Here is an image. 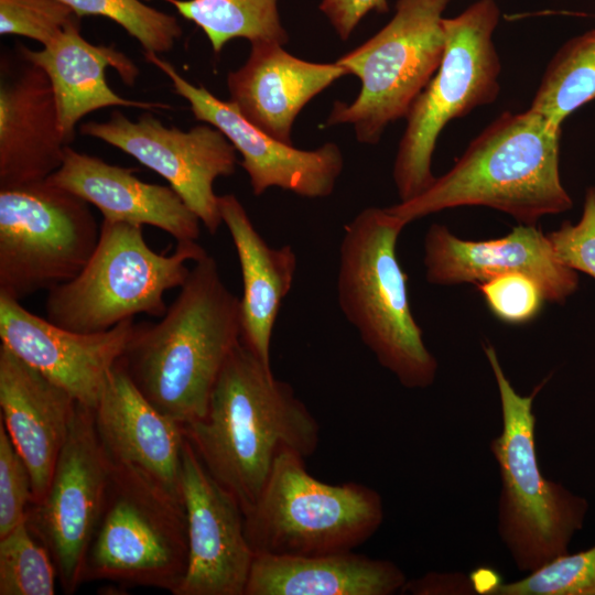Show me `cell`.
<instances>
[{"label": "cell", "mask_w": 595, "mask_h": 595, "mask_svg": "<svg viewBox=\"0 0 595 595\" xmlns=\"http://www.w3.org/2000/svg\"><path fill=\"white\" fill-rule=\"evenodd\" d=\"M496 378L502 412L501 434L490 443L501 479L498 531L520 571L533 572L567 554L569 542L581 529L586 501L540 472L534 441L532 402L516 392L493 345L484 347Z\"/></svg>", "instance_id": "obj_6"}, {"label": "cell", "mask_w": 595, "mask_h": 595, "mask_svg": "<svg viewBox=\"0 0 595 595\" xmlns=\"http://www.w3.org/2000/svg\"><path fill=\"white\" fill-rule=\"evenodd\" d=\"M80 17L62 0H0V34L21 35L46 46Z\"/></svg>", "instance_id": "obj_31"}, {"label": "cell", "mask_w": 595, "mask_h": 595, "mask_svg": "<svg viewBox=\"0 0 595 595\" xmlns=\"http://www.w3.org/2000/svg\"><path fill=\"white\" fill-rule=\"evenodd\" d=\"M218 205L241 270V342L271 367L272 332L282 301L293 283L296 255L289 245L270 247L235 195L218 196Z\"/></svg>", "instance_id": "obj_24"}, {"label": "cell", "mask_w": 595, "mask_h": 595, "mask_svg": "<svg viewBox=\"0 0 595 595\" xmlns=\"http://www.w3.org/2000/svg\"><path fill=\"white\" fill-rule=\"evenodd\" d=\"M89 205L47 180L0 188V295L21 302L84 269L100 234Z\"/></svg>", "instance_id": "obj_11"}, {"label": "cell", "mask_w": 595, "mask_h": 595, "mask_svg": "<svg viewBox=\"0 0 595 595\" xmlns=\"http://www.w3.org/2000/svg\"><path fill=\"white\" fill-rule=\"evenodd\" d=\"M407 582L392 562L353 551L256 555L245 595H390Z\"/></svg>", "instance_id": "obj_25"}, {"label": "cell", "mask_w": 595, "mask_h": 595, "mask_svg": "<svg viewBox=\"0 0 595 595\" xmlns=\"http://www.w3.org/2000/svg\"><path fill=\"white\" fill-rule=\"evenodd\" d=\"M490 595H595V545L561 555L520 581L499 583Z\"/></svg>", "instance_id": "obj_30"}, {"label": "cell", "mask_w": 595, "mask_h": 595, "mask_svg": "<svg viewBox=\"0 0 595 595\" xmlns=\"http://www.w3.org/2000/svg\"><path fill=\"white\" fill-rule=\"evenodd\" d=\"M182 429L244 513L257 501L282 453L307 458L320 441L316 419L292 387L277 379L241 340L217 378L205 414Z\"/></svg>", "instance_id": "obj_1"}, {"label": "cell", "mask_w": 595, "mask_h": 595, "mask_svg": "<svg viewBox=\"0 0 595 595\" xmlns=\"http://www.w3.org/2000/svg\"><path fill=\"white\" fill-rule=\"evenodd\" d=\"M275 43H252L248 60L227 76L230 101L251 123L292 144V126L303 107L348 71L336 62L301 60Z\"/></svg>", "instance_id": "obj_22"}, {"label": "cell", "mask_w": 595, "mask_h": 595, "mask_svg": "<svg viewBox=\"0 0 595 595\" xmlns=\"http://www.w3.org/2000/svg\"><path fill=\"white\" fill-rule=\"evenodd\" d=\"M94 205L104 220L164 230L177 242L197 241L201 220L171 187L147 183L133 170L66 147L61 167L46 178Z\"/></svg>", "instance_id": "obj_20"}, {"label": "cell", "mask_w": 595, "mask_h": 595, "mask_svg": "<svg viewBox=\"0 0 595 595\" xmlns=\"http://www.w3.org/2000/svg\"><path fill=\"white\" fill-rule=\"evenodd\" d=\"M22 60L0 85V188L45 181L61 167L68 145L47 74Z\"/></svg>", "instance_id": "obj_21"}, {"label": "cell", "mask_w": 595, "mask_h": 595, "mask_svg": "<svg viewBox=\"0 0 595 595\" xmlns=\"http://www.w3.org/2000/svg\"><path fill=\"white\" fill-rule=\"evenodd\" d=\"M203 30L219 53L234 39L284 45L289 35L282 25L279 0H165Z\"/></svg>", "instance_id": "obj_26"}, {"label": "cell", "mask_w": 595, "mask_h": 595, "mask_svg": "<svg viewBox=\"0 0 595 595\" xmlns=\"http://www.w3.org/2000/svg\"><path fill=\"white\" fill-rule=\"evenodd\" d=\"M207 252L197 241L177 242L171 255L152 250L142 226L104 220L97 247L72 280L47 291L46 318L79 333L108 331L147 314L161 318L167 311L164 295L181 288L191 269Z\"/></svg>", "instance_id": "obj_5"}, {"label": "cell", "mask_w": 595, "mask_h": 595, "mask_svg": "<svg viewBox=\"0 0 595 595\" xmlns=\"http://www.w3.org/2000/svg\"><path fill=\"white\" fill-rule=\"evenodd\" d=\"M187 564L183 499L141 472L111 463L105 504L85 558L82 583L108 581L156 587L174 595Z\"/></svg>", "instance_id": "obj_8"}, {"label": "cell", "mask_w": 595, "mask_h": 595, "mask_svg": "<svg viewBox=\"0 0 595 595\" xmlns=\"http://www.w3.org/2000/svg\"><path fill=\"white\" fill-rule=\"evenodd\" d=\"M94 419L111 463L137 469L182 498V425L144 398L120 359L108 375Z\"/></svg>", "instance_id": "obj_18"}, {"label": "cell", "mask_w": 595, "mask_h": 595, "mask_svg": "<svg viewBox=\"0 0 595 595\" xmlns=\"http://www.w3.org/2000/svg\"><path fill=\"white\" fill-rule=\"evenodd\" d=\"M547 236L563 264L595 279V186L586 191L581 219L564 221Z\"/></svg>", "instance_id": "obj_34"}, {"label": "cell", "mask_w": 595, "mask_h": 595, "mask_svg": "<svg viewBox=\"0 0 595 595\" xmlns=\"http://www.w3.org/2000/svg\"><path fill=\"white\" fill-rule=\"evenodd\" d=\"M241 340L240 299L208 253L194 262L166 313L134 324L120 363L144 398L181 425L202 418Z\"/></svg>", "instance_id": "obj_2"}, {"label": "cell", "mask_w": 595, "mask_h": 595, "mask_svg": "<svg viewBox=\"0 0 595 595\" xmlns=\"http://www.w3.org/2000/svg\"><path fill=\"white\" fill-rule=\"evenodd\" d=\"M78 402L0 345L1 421L31 474L33 502L44 497Z\"/></svg>", "instance_id": "obj_19"}, {"label": "cell", "mask_w": 595, "mask_h": 595, "mask_svg": "<svg viewBox=\"0 0 595 595\" xmlns=\"http://www.w3.org/2000/svg\"><path fill=\"white\" fill-rule=\"evenodd\" d=\"M110 472L94 410L78 403L50 486L26 516L30 530L48 550L66 594L83 584L85 558L102 512Z\"/></svg>", "instance_id": "obj_12"}, {"label": "cell", "mask_w": 595, "mask_h": 595, "mask_svg": "<svg viewBox=\"0 0 595 595\" xmlns=\"http://www.w3.org/2000/svg\"><path fill=\"white\" fill-rule=\"evenodd\" d=\"M80 133L102 140L134 158L163 178L215 235L223 220L214 182L234 174L237 150L216 127L206 123L188 131L166 127L150 112L137 121L115 110L105 122L83 123Z\"/></svg>", "instance_id": "obj_13"}, {"label": "cell", "mask_w": 595, "mask_h": 595, "mask_svg": "<svg viewBox=\"0 0 595 595\" xmlns=\"http://www.w3.org/2000/svg\"><path fill=\"white\" fill-rule=\"evenodd\" d=\"M560 138L561 129L530 108L506 111L423 193L387 209L408 225L447 208L486 206L537 225L573 205L560 178Z\"/></svg>", "instance_id": "obj_3"}, {"label": "cell", "mask_w": 595, "mask_h": 595, "mask_svg": "<svg viewBox=\"0 0 595 595\" xmlns=\"http://www.w3.org/2000/svg\"><path fill=\"white\" fill-rule=\"evenodd\" d=\"M400 592L415 595L476 593L472 578L461 573H428L407 581Z\"/></svg>", "instance_id": "obj_36"}, {"label": "cell", "mask_w": 595, "mask_h": 595, "mask_svg": "<svg viewBox=\"0 0 595 595\" xmlns=\"http://www.w3.org/2000/svg\"><path fill=\"white\" fill-rule=\"evenodd\" d=\"M134 324L129 318L105 332H74L28 311L18 300L0 295L1 345L93 410Z\"/></svg>", "instance_id": "obj_16"}, {"label": "cell", "mask_w": 595, "mask_h": 595, "mask_svg": "<svg viewBox=\"0 0 595 595\" xmlns=\"http://www.w3.org/2000/svg\"><path fill=\"white\" fill-rule=\"evenodd\" d=\"M426 280L433 284L482 283L507 273H523L542 289L547 301L564 303L578 286L575 270L555 256L547 235L537 225L515 227L489 240H464L440 224L424 238Z\"/></svg>", "instance_id": "obj_17"}, {"label": "cell", "mask_w": 595, "mask_h": 595, "mask_svg": "<svg viewBox=\"0 0 595 595\" xmlns=\"http://www.w3.org/2000/svg\"><path fill=\"white\" fill-rule=\"evenodd\" d=\"M148 62L171 80L174 93L190 104L194 117L220 130L242 156L240 162L257 196L280 187L306 198L329 196L344 167L340 148L327 142L315 150H301L271 137L251 123L230 100L215 97L204 86L183 78L158 54L144 52Z\"/></svg>", "instance_id": "obj_14"}, {"label": "cell", "mask_w": 595, "mask_h": 595, "mask_svg": "<svg viewBox=\"0 0 595 595\" xmlns=\"http://www.w3.org/2000/svg\"><path fill=\"white\" fill-rule=\"evenodd\" d=\"M21 57L40 66L48 76L57 106L60 127L67 143L74 139L77 122L86 115L106 107H137L144 110L170 109L162 102L122 98L106 80L112 67L125 85L133 86L139 68L112 46L95 45L80 35V22L67 26L42 50L22 45Z\"/></svg>", "instance_id": "obj_23"}, {"label": "cell", "mask_w": 595, "mask_h": 595, "mask_svg": "<svg viewBox=\"0 0 595 595\" xmlns=\"http://www.w3.org/2000/svg\"><path fill=\"white\" fill-rule=\"evenodd\" d=\"M57 572L26 521L0 538V595H54Z\"/></svg>", "instance_id": "obj_28"}, {"label": "cell", "mask_w": 595, "mask_h": 595, "mask_svg": "<svg viewBox=\"0 0 595 595\" xmlns=\"http://www.w3.org/2000/svg\"><path fill=\"white\" fill-rule=\"evenodd\" d=\"M595 99V29L565 42L547 66L530 109L552 126Z\"/></svg>", "instance_id": "obj_27"}, {"label": "cell", "mask_w": 595, "mask_h": 595, "mask_svg": "<svg viewBox=\"0 0 595 595\" xmlns=\"http://www.w3.org/2000/svg\"><path fill=\"white\" fill-rule=\"evenodd\" d=\"M405 223L387 208L367 207L344 228L337 300L378 363L410 389L435 379L437 361L410 309L407 275L397 257Z\"/></svg>", "instance_id": "obj_4"}, {"label": "cell", "mask_w": 595, "mask_h": 595, "mask_svg": "<svg viewBox=\"0 0 595 595\" xmlns=\"http://www.w3.org/2000/svg\"><path fill=\"white\" fill-rule=\"evenodd\" d=\"M499 17L495 0H478L458 15L444 18L442 61L405 117L393 163L400 202L418 196L434 182L432 155L446 123L497 98L501 64L493 35Z\"/></svg>", "instance_id": "obj_9"}, {"label": "cell", "mask_w": 595, "mask_h": 595, "mask_svg": "<svg viewBox=\"0 0 595 595\" xmlns=\"http://www.w3.org/2000/svg\"><path fill=\"white\" fill-rule=\"evenodd\" d=\"M305 457L282 453L245 530L256 555L313 556L353 551L383 520L380 495L355 482L327 484L312 476Z\"/></svg>", "instance_id": "obj_7"}, {"label": "cell", "mask_w": 595, "mask_h": 595, "mask_svg": "<svg viewBox=\"0 0 595 595\" xmlns=\"http://www.w3.org/2000/svg\"><path fill=\"white\" fill-rule=\"evenodd\" d=\"M321 12L342 41L349 39L361 19L371 11H389L388 0H322Z\"/></svg>", "instance_id": "obj_35"}, {"label": "cell", "mask_w": 595, "mask_h": 595, "mask_svg": "<svg viewBox=\"0 0 595 595\" xmlns=\"http://www.w3.org/2000/svg\"><path fill=\"white\" fill-rule=\"evenodd\" d=\"M452 0H398L391 20L336 63L361 88L350 102L336 101L326 125L349 123L359 142L376 144L385 129L405 118L442 61L443 13Z\"/></svg>", "instance_id": "obj_10"}, {"label": "cell", "mask_w": 595, "mask_h": 595, "mask_svg": "<svg viewBox=\"0 0 595 595\" xmlns=\"http://www.w3.org/2000/svg\"><path fill=\"white\" fill-rule=\"evenodd\" d=\"M181 493L188 564L174 595H245L256 554L246 536L244 510L206 469L186 436Z\"/></svg>", "instance_id": "obj_15"}, {"label": "cell", "mask_w": 595, "mask_h": 595, "mask_svg": "<svg viewBox=\"0 0 595 595\" xmlns=\"http://www.w3.org/2000/svg\"><path fill=\"white\" fill-rule=\"evenodd\" d=\"M78 17H106L134 37L144 52L161 54L173 48L182 35L176 17L156 10L140 0H62Z\"/></svg>", "instance_id": "obj_29"}, {"label": "cell", "mask_w": 595, "mask_h": 595, "mask_svg": "<svg viewBox=\"0 0 595 595\" xmlns=\"http://www.w3.org/2000/svg\"><path fill=\"white\" fill-rule=\"evenodd\" d=\"M477 286L490 312L511 325L532 321L545 300L540 285L523 273L498 275Z\"/></svg>", "instance_id": "obj_33"}, {"label": "cell", "mask_w": 595, "mask_h": 595, "mask_svg": "<svg viewBox=\"0 0 595 595\" xmlns=\"http://www.w3.org/2000/svg\"><path fill=\"white\" fill-rule=\"evenodd\" d=\"M32 502L30 470L0 420V538L26 521Z\"/></svg>", "instance_id": "obj_32"}]
</instances>
